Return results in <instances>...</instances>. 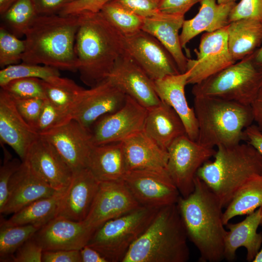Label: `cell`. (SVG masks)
Wrapping results in <instances>:
<instances>
[{
    "label": "cell",
    "instance_id": "obj_1",
    "mask_svg": "<svg viewBox=\"0 0 262 262\" xmlns=\"http://www.w3.org/2000/svg\"><path fill=\"white\" fill-rule=\"evenodd\" d=\"M195 188L177 203L188 239L199 252L200 262H219L224 259L227 231L223 222L224 208L215 194L196 176Z\"/></svg>",
    "mask_w": 262,
    "mask_h": 262
},
{
    "label": "cell",
    "instance_id": "obj_2",
    "mask_svg": "<svg viewBox=\"0 0 262 262\" xmlns=\"http://www.w3.org/2000/svg\"><path fill=\"white\" fill-rule=\"evenodd\" d=\"M81 20V14L38 15L24 34L22 62L77 71L75 44Z\"/></svg>",
    "mask_w": 262,
    "mask_h": 262
},
{
    "label": "cell",
    "instance_id": "obj_3",
    "mask_svg": "<svg viewBox=\"0 0 262 262\" xmlns=\"http://www.w3.org/2000/svg\"><path fill=\"white\" fill-rule=\"evenodd\" d=\"M81 15L75 50L80 79L90 88L108 78L124 52V35L100 12Z\"/></svg>",
    "mask_w": 262,
    "mask_h": 262
},
{
    "label": "cell",
    "instance_id": "obj_4",
    "mask_svg": "<svg viewBox=\"0 0 262 262\" xmlns=\"http://www.w3.org/2000/svg\"><path fill=\"white\" fill-rule=\"evenodd\" d=\"M188 237L177 203L160 208L121 262H186Z\"/></svg>",
    "mask_w": 262,
    "mask_h": 262
},
{
    "label": "cell",
    "instance_id": "obj_5",
    "mask_svg": "<svg viewBox=\"0 0 262 262\" xmlns=\"http://www.w3.org/2000/svg\"><path fill=\"white\" fill-rule=\"evenodd\" d=\"M217 148L214 160L206 162L196 176L226 208L245 184L262 175V155L247 143Z\"/></svg>",
    "mask_w": 262,
    "mask_h": 262
},
{
    "label": "cell",
    "instance_id": "obj_6",
    "mask_svg": "<svg viewBox=\"0 0 262 262\" xmlns=\"http://www.w3.org/2000/svg\"><path fill=\"white\" fill-rule=\"evenodd\" d=\"M193 108L198 127L196 142L208 148L241 143L244 130L254 121L250 106L233 101L194 97Z\"/></svg>",
    "mask_w": 262,
    "mask_h": 262
},
{
    "label": "cell",
    "instance_id": "obj_7",
    "mask_svg": "<svg viewBox=\"0 0 262 262\" xmlns=\"http://www.w3.org/2000/svg\"><path fill=\"white\" fill-rule=\"evenodd\" d=\"M262 85V72L249 55L193 85L192 93L250 106Z\"/></svg>",
    "mask_w": 262,
    "mask_h": 262
},
{
    "label": "cell",
    "instance_id": "obj_8",
    "mask_svg": "<svg viewBox=\"0 0 262 262\" xmlns=\"http://www.w3.org/2000/svg\"><path fill=\"white\" fill-rule=\"evenodd\" d=\"M160 208L141 206L107 221L95 230L87 245L98 250L109 262H121Z\"/></svg>",
    "mask_w": 262,
    "mask_h": 262
},
{
    "label": "cell",
    "instance_id": "obj_9",
    "mask_svg": "<svg viewBox=\"0 0 262 262\" xmlns=\"http://www.w3.org/2000/svg\"><path fill=\"white\" fill-rule=\"evenodd\" d=\"M167 151L166 171L180 196L186 197L194 190L198 170L213 157L216 150L199 144L185 134L175 139Z\"/></svg>",
    "mask_w": 262,
    "mask_h": 262
},
{
    "label": "cell",
    "instance_id": "obj_10",
    "mask_svg": "<svg viewBox=\"0 0 262 262\" xmlns=\"http://www.w3.org/2000/svg\"><path fill=\"white\" fill-rule=\"evenodd\" d=\"M147 109L128 96L117 111L98 119L90 129L94 146L123 141L143 131Z\"/></svg>",
    "mask_w": 262,
    "mask_h": 262
},
{
    "label": "cell",
    "instance_id": "obj_11",
    "mask_svg": "<svg viewBox=\"0 0 262 262\" xmlns=\"http://www.w3.org/2000/svg\"><path fill=\"white\" fill-rule=\"evenodd\" d=\"M123 47L124 51L154 81L180 73L165 47L143 30L124 36Z\"/></svg>",
    "mask_w": 262,
    "mask_h": 262
},
{
    "label": "cell",
    "instance_id": "obj_12",
    "mask_svg": "<svg viewBox=\"0 0 262 262\" xmlns=\"http://www.w3.org/2000/svg\"><path fill=\"white\" fill-rule=\"evenodd\" d=\"M123 181L142 206L161 208L177 203L180 195L167 172L129 171Z\"/></svg>",
    "mask_w": 262,
    "mask_h": 262
},
{
    "label": "cell",
    "instance_id": "obj_13",
    "mask_svg": "<svg viewBox=\"0 0 262 262\" xmlns=\"http://www.w3.org/2000/svg\"><path fill=\"white\" fill-rule=\"evenodd\" d=\"M228 26L202 34L198 49L195 50L196 58L188 61L187 70L191 71L188 84L198 83L236 63L229 49Z\"/></svg>",
    "mask_w": 262,
    "mask_h": 262
},
{
    "label": "cell",
    "instance_id": "obj_14",
    "mask_svg": "<svg viewBox=\"0 0 262 262\" xmlns=\"http://www.w3.org/2000/svg\"><path fill=\"white\" fill-rule=\"evenodd\" d=\"M127 96L107 78L84 90L71 112V118L89 130L100 117L120 108L125 103Z\"/></svg>",
    "mask_w": 262,
    "mask_h": 262
},
{
    "label": "cell",
    "instance_id": "obj_15",
    "mask_svg": "<svg viewBox=\"0 0 262 262\" xmlns=\"http://www.w3.org/2000/svg\"><path fill=\"white\" fill-rule=\"evenodd\" d=\"M140 206L123 180L101 181L92 206L84 221L96 230L107 221Z\"/></svg>",
    "mask_w": 262,
    "mask_h": 262
},
{
    "label": "cell",
    "instance_id": "obj_16",
    "mask_svg": "<svg viewBox=\"0 0 262 262\" xmlns=\"http://www.w3.org/2000/svg\"><path fill=\"white\" fill-rule=\"evenodd\" d=\"M40 136L54 147L73 173L87 168L94 146L91 133L75 120L71 119Z\"/></svg>",
    "mask_w": 262,
    "mask_h": 262
},
{
    "label": "cell",
    "instance_id": "obj_17",
    "mask_svg": "<svg viewBox=\"0 0 262 262\" xmlns=\"http://www.w3.org/2000/svg\"><path fill=\"white\" fill-rule=\"evenodd\" d=\"M95 231L84 221L56 216L39 229L33 238L44 251L81 250Z\"/></svg>",
    "mask_w": 262,
    "mask_h": 262
},
{
    "label": "cell",
    "instance_id": "obj_18",
    "mask_svg": "<svg viewBox=\"0 0 262 262\" xmlns=\"http://www.w3.org/2000/svg\"><path fill=\"white\" fill-rule=\"evenodd\" d=\"M23 161L58 192L65 191L72 180V170L54 147L40 136L30 146Z\"/></svg>",
    "mask_w": 262,
    "mask_h": 262
},
{
    "label": "cell",
    "instance_id": "obj_19",
    "mask_svg": "<svg viewBox=\"0 0 262 262\" xmlns=\"http://www.w3.org/2000/svg\"><path fill=\"white\" fill-rule=\"evenodd\" d=\"M108 78L127 95L147 109L161 102L155 90L154 81L124 51Z\"/></svg>",
    "mask_w": 262,
    "mask_h": 262
},
{
    "label": "cell",
    "instance_id": "obj_20",
    "mask_svg": "<svg viewBox=\"0 0 262 262\" xmlns=\"http://www.w3.org/2000/svg\"><path fill=\"white\" fill-rule=\"evenodd\" d=\"M58 192L37 175L24 161L12 176L8 196L1 214H13L31 203Z\"/></svg>",
    "mask_w": 262,
    "mask_h": 262
},
{
    "label": "cell",
    "instance_id": "obj_21",
    "mask_svg": "<svg viewBox=\"0 0 262 262\" xmlns=\"http://www.w3.org/2000/svg\"><path fill=\"white\" fill-rule=\"evenodd\" d=\"M39 136L20 115L12 97L0 88L1 145L10 146L23 161L30 146Z\"/></svg>",
    "mask_w": 262,
    "mask_h": 262
},
{
    "label": "cell",
    "instance_id": "obj_22",
    "mask_svg": "<svg viewBox=\"0 0 262 262\" xmlns=\"http://www.w3.org/2000/svg\"><path fill=\"white\" fill-rule=\"evenodd\" d=\"M99 183L88 168L74 172L60 201L56 216L84 221L96 197Z\"/></svg>",
    "mask_w": 262,
    "mask_h": 262
},
{
    "label": "cell",
    "instance_id": "obj_23",
    "mask_svg": "<svg viewBox=\"0 0 262 262\" xmlns=\"http://www.w3.org/2000/svg\"><path fill=\"white\" fill-rule=\"evenodd\" d=\"M191 71L165 76L154 81L155 89L160 100L171 106L181 119L187 135L196 141L198 127L194 108L187 102L185 88Z\"/></svg>",
    "mask_w": 262,
    "mask_h": 262
},
{
    "label": "cell",
    "instance_id": "obj_24",
    "mask_svg": "<svg viewBox=\"0 0 262 262\" xmlns=\"http://www.w3.org/2000/svg\"><path fill=\"white\" fill-rule=\"evenodd\" d=\"M184 16L159 11L144 18L142 30L155 37L167 50L174 59L180 73L187 71L189 59L185 55L180 40Z\"/></svg>",
    "mask_w": 262,
    "mask_h": 262
},
{
    "label": "cell",
    "instance_id": "obj_25",
    "mask_svg": "<svg viewBox=\"0 0 262 262\" xmlns=\"http://www.w3.org/2000/svg\"><path fill=\"white\" fill-rule=\"evenodd\" d=\"M262 207L247 215L243 221L226 225L227 231L224 239V259L230 262L236 257V252L240 247L246 250V259L252 262L262 245V233L257 229L261 225Z\"/></svg>",
    "mask_w": 262,
    "mask_h": 262
},
{
    "label": "cell",
    "instance_id": "obj_26",
    "mask_svg": "<svg viewBox=\"0 0 262 262\" xmlns=\"http://www.w3.org/2000/svg\"><path fill=\"white\" fill-rule=\"evenodd\" d=\"M122 142L129 171L167 172V151L161 147L143 131Z\"/></svg>",
    "mask_w": 262,
    "mask_h": 262
},
{
    "label": "cell",
    "instance_id": "obj_27",
    "mask_svg": "<svg viewBox=\"0 0 262 262\" xmlns=\"http://www.w3.org/2000/svg\"><path fill=\"white\" fill-rule=\"evenodd\" d=\"M236 3L220 4L216 0H202L197 14L184 21L180 33L182 48L202 33H211L227 26L229 23V13Z\"/></svg>",
    "mask_w": 262,
    "mask_h": 262
},
{
    "label": "cell",
    "instance_id": "obj_28",
    "mask_svg": "<svg viewBox=\"0 0 262 262\" xmlns=\"http://www.w3.org/2000/svg\"><path fill=\"white\" fill-rule=\"evenodd\" d=\"M143 131L166 150L175 139L186 134L180 117L171 106L162 101L147 109Z\"/></svg>",
    "mask_w": 262,
    "mask_h": 262
},
{
    "label": "cell",
    "instance_id": "obj_29",
    "mask_svg": "<svg viewBox=\"0 0 262 262\" xmlns=\"http://www.w3.org/2000/svg\"><path fill=\"white\" fill-rule=\"evenodd\" d=\"M87 168L99 182L123 180L129 170L122 142L94 146Z\"/></svg>",
    "mask_w": 262,
    "mask_h": 262
},
{
    "label": "cell",
    "instance_id": "obj_30",
    "mask_svg": "<svg viewBox=\"0 0 262 262\" xmlns=\"http://www.w3.org/2000/svg\"><path fill=\"white\" fill-rule=\"evenodd\" d=\"M228 44L235 62L252 54L262 45V22L249 19L232 21L227 27Z\"/></svg>",
    "mask_w": 262,
    "mask_h": 262
},
{
    "label": "cell",
    "instance_id": "obj_31",
    "mask_svg": "<svg viewBox=\"0 0 262 262\" xmlns=\"http://www.w3.org/2000/svg\"><path fill=\"white\" fill-rule=\"evenodd\" d=\"M64 192L37 200L13 213L9 219L1 218L0 223L9 226L32 225L41 228L56 217Z\"/></svg>",
    "mask_w": 262,
    "mask_h": 262
},
{
    "label": "cell",
    "instance_id": "obj_32",
    "mask_svg": "<svg viewBox=\"0 0 262 262\" xmlns=\"http://www.w3.org/2000/svg\"><path fill=\"white\" fill-rule=\"evenodd\" d=\"M261 207H262V175L247 182L235 195L223 212V224L226 226L234 217L247 215Z\"/></svg>",
    "mask_w": 262,
    "mask_h": 262
},
{
    "label": "cell",
    "instance_id": "obj_33",
    "mask_svg": "<svg viewBox=\"0 0 262 262\" xmlns=\"http://www.w3.org/2000/svg\"><path fill=\"white\" fill-rule=\"evenodd\" d=\"M42 83L46 98L57 108L70 114L85 90L73 80L60 76L47 81L42 80Z\"/></svg>",
    "mask_w": 262,
    "mask_h": 262
},
{
    "label": "cell",
    "instance_id": "obj_34",
    "mask_svg": "<svg viewBox=\"0 0 262 262\" xmlns=\"http://www.w3.org/2000/svg\"><path fill=\"white\" fill-rule=\"evenodd\" d=\"M100 13L124 36L133 34L142 29L145 18L127 9L114 0L107 3Z\"/></svg>",
    "mask_w": 262,
    "mask_h": 262
},
{
    "label": "cell",
    "instance_id": "obj_35",
    "mask_svg": "<svg viewBox=\"0 0 262 262\" xmlns=\"http://www.w3.org/2000/svg\"><path fill=\"white\" fill-rule=\"evenodd\" d=\"M39 229L32 225L9 226L0 223V261L11 262L18 248Z\"/></svg>",
    "mask_w": 262,
    "mask_h": 262
},
{
    "label": "cell",
    "instance_id": "obj_36",
    "mask_svg": "<svg viewBox=\"0 0 262 262\" xmlns=\"http://www.w3.org/2000/svg\"><path fill=\"white\" fill-rule=\"evenodd\" d=\"M37 16L33 0H16L2 15L3 26L19 38Z\"/></svg>",
    "mask_w": 262,
    "mask_h": 262
},
{
    "label": "cell",
    "instance_id": "obj_37",
    "mask_svg": "<svg viewBox=\"0 0 262 262\" xmlns=\"http://www.w3.org/2000/svg\"><path fill=\"white\" fill-rule=\"evenodd\" d=\"M59 76H60L59 70L55 68L22 62L8 66L0 70V86L1 87L17 79L36 78L47 81Z\"/></svg>",
    "mask_w": 262,
    "mask_h": 262
},
{
    "label": "cell",
    "instance_id": "obj_38",
    "mask_svg": "<svg viewBox=\"0 0 262 262\" xmlns=\"http://www.w3.org/2000/svg\"><path fill=\"white\" fill-rule=\"evenodd\" d=\"M25 49L24 40L20 39L1 25L0 27V67L2 68L22 61Z\"/></svg>",
    "mask_w": 262,
    "mask_h": 262
},
{
    "label": "cell",
    "instance_id": "obj_39",
    "mask_svg": "<svg viewBox=\"0 0 262 262\" xmlns=\"http://www.w3.org/2000/svg\"><path fill=\"white\" fill-rule=\"evenodd\" d=\"M71 119L69 112L57 108L46 99L34 131L38 135L42 136Z\"/></svg>",
    "mask_w": 262,
    "mask_h": 262
},
{
    "label": "cell",
    "instance_id": "obj_40",
    "mask_svg": "<svg viewBox=\"0 0 262 262\" xmlns=\"http://www.w3.org/2000/svg\"><path fill=\"white\" fill-rule=\"evenodd\" d=\"M13 98L46 99L42 80L36 78H24L13 80L0 87Z\"/></svg>",
    "mask_w": 262,
    "mask_h": 262
},
{
    "label": "cell",
    "instance_id": "obj_41",
    "mask_svg": "<svg viewBox=\"0 0 262 262\" xmlns=\"http://www.w3.org/2000/svg\"><path fill=\"white\" fill-rule=\"evenodd\" d=\"M2 147L4 158L0 168V209L3 207L7 200L10 181L22 164V161L12 158L4 145H2Z\"/></svg>",
    "mask_w": 262,
    "mask_h": 262
},
{
    "label": "cell",
    "instance_id": "obj_42",
    "mask_svg": "<svg viewBox=\"0 0 262 262\" xmlns=\"http://www.w3.org/2000/svg\"><path fill=\"white\" fill-rule=\"evenodd\" d=\"M242 19L262 22V0H240L236 3L229 13V23Z\"/></svg>",
    "mask_w": 262,
    "mask_h": 262
},
{
    "label": "cell",
    "instance_id": "obj_43",
    "mask_svg": "<svg viewBox=\"0 0 262 262\" xmlns=\"http://www.w3.org/2000/svg\"><path fill=\"white\" fill-rule=\"evenodd\" d=\"M13 98L19 114L34 130L46 99L40 98Z\"/></svg>",
    "mask_w": 262,
    "mask_h": 262
},
{
    "label": "cell",
    "instance_id": "obj_44",
    "mask_svg": "<svg viewBox=\"0 0 262 262\" xmlns=\"http://www.w3.org/2000/svg\"><path fill=\"white\" fill-rule=\"evenodd\" d=\"M113 0H75L66 5L59 13L61 16L78 15L84 13H98Z\"/></svg>",
    "mask_w": 262,
    "mask_h": 262
},
{
    "label": "cell",
    "instance_id": "obj_45",
    "mask_svg": "<svg viewBox=\"0 0 262 262\" xmlns=\"http://www.w3.org/2000/svg\"><path fill=\"white\" fill-rule=\"evenodd\" d=\"M132 13L143 17H151L160 11V0H114Z\"/></svg>",
    "mask_w": 262,
    "mask_h": 262
},
{
    "label": "cell",
    "instance_id": "obj_46",
    "mask_svg": "<svg viewBox=\"0 0 262 262\" xmlns=\"http://www.w3.org/2000/svg\"><path fill=\"white\" fill-rule=\"evenodd\" d=\"M42 247L32 237L18 248L12 257L13 262H42Z\"/></svg>",
    "mask_w": 262,
    "mask_h": 262
},
{
    "label": "cell",
    "instance_id": "obj_47",
    "mask_svg": "<svg viewBox=\"0 0 262 262\" xmlns=\"http://www.w3.org/2000/svg\"><path fill=\"white\" fill-rule=\"evenodd\" d=\"M203 0H160V12L181 16L185 14L196 4Z\"/></svg>",
    "mask_w": 262,
    "mask_h": 262
},
{
    "label": "cell",
    "instance_id": "obj_48",
    "mask_svg": "<svg viewBox=\"0 0 262 262\" xmlns=\"http://www.w3.org/2000/svg\"><path fill=\"white\" fill-rule=\"evenodd\" d=\"M42 262H82L80 250H44Z\"/></svg>",
    "mask_w": 262,
    "mask_h": 262
},
{
    "label": "cell",
    "instance_id": "obj_49",
    "mask_svg": "<svg viewBox=\"0 0 262 262\" xmlns=\"http://www.w3.org/2000/svg\"><path fill=\"white\" fill-rule=\"evenodd\" d=\"M75 0H33L38 15L59 14L67 4Z\"/></svg>",
    "mask_w": 262,
    "mask_h": 262
},
{
    "label": "cell",
    "instance_id": "obj_50",
    "mask_svg": "<svg viewBox=\"0 0 262 262\" xmlns=\"http://www.w3.org/2000/svg\"><path fill=\"white\" fill-rule=\"evenodd\" d=\"M262 155V132L257 125L251 124L244 131V139Z\"/></svg>",
    "mask_w": 262,
    "mask_h": 262
},
{
    "label": "cell",
    "instance_id": "obj_51",
    "mask_svg": "<svg viewBox=\"0 0 262 262\" xmlns=\"http://www.w3.org/2000/svg\"><path fill=\"white\" fill-rule=\"evenodd\" d=\"M250 106L253 120L256 123V125L262 132V85Z\"/></svg>",
    "mask_w": 262,
    "mask_h": 262
},
{
    "label": "cell",
    "instance_id": "obj_52",
    "mask_svg": "<svg viewBox=\"0 0 262 262\" xmlns=\"http://www.w3.org/2000/svg\"><path fill=\"white\" fill-rule=\"evenodd\" d=\"M80 253L82 262H109L98 250L88 245L80 250Z\"/></svg>",
    "mask_w": 262,
    "mask_h": 262
},
{
    "label": "cell",
    "instance_id": "obj_53",
    "mask_svg": "<svg viewBox=\"0 0 262 262\" xmlns=\"http://www.w3.org/2000/svg\"><path fill=\"white\" fill-rule=\"evenodd\" d=\"M250 56L255 66L262 72V45Z\"/></svg>",
    "mask_w": 262,
    "mask_h": 262
},
{
    "label": "cell",
    "instance_id": "obj_54",
    "mask_svg": "<svg viewBox=\"0 0 262 262\" xmlns=\"http://www.w3.org/2000/svg\"><path fill=\"white\" fill-rule=\"evenodd\" d=\"M16 0H0V13L3 14Z\"/></svg>",
    "mask_w": 262,
    "mask_h": 262
},
{
    "label": "cell",
    "instance_id": "obj_55",
    "mask_svg": "<svg viewBox=\"0 0 262 262\" xmlns=\"http://www.w3.org/2000/svg\"><path fill=\"white\" fill-rule=\"evenodd\" d=\"M252 262H262V245Z\"/></svg>",
    "mask_w": 262,
    "mask_h": 262
},
{
    "label": "cell",
    "instance_id": "obj_56",
    "mask_svg": "<svg viewBox=\"0 0 262 262\" xmlns=\"http://www.w3.org/2000/svg\"><path fill=\"white\" fill-rule=\"evenodd\" d=\"M237 0H216L217 2L220 4H226L231 3H235Z\"/></svg>",
    "mask_w": 262,
    "mask_h": 262
},
{
    "label": "cell",
    "instance_id": "obj_57",
    "mask_svg": "<svg viewBox=\"0 0 262 262\" xmlns=\"http://www.w3.org/2000/svg\"><path fill=\"white\" fill-rule=\"evenodd\" d=\"M261 225H262V216H261Z\"/></svg>",
    "mask_w": 262,
    "mask_h": 262
}]
</instances>
